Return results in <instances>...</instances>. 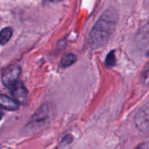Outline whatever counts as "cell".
<instances>
[{
    "instance_id": "6da1fadb",
    "label": "cell",
    "mask_w": 149,
    "mask_h": 149,
    "mask_svg": "<svg viewBox=\"0 0 149 149\" xmlns=\"http://www.w3.org/2000/svg\"><path fill=\"white\" fill-rule=\"evenodd\" d=\"M117 19V13L112 9L100 16L88 35V44L93 49H99L107 43L116 27Z\"/></svg>"
},
{
    "instance_id": "7a4b0ae2",
    "label": "cell",
    "mask_w": 149,
    "mask_h": 149,
    "mask_svg": "<svg viewBox=\"0 0 149 149\" xmlns=\"http://www.w3.org/2000/svg\"><path fill=\"white\" fill-rule=\"evenodd\" d=\"M54 116V107L52 104L43 103L32 114L29 122L25 126V132L35 134L48 126Z\"/></svg>"
},
{
    "instance_id": "3957f363",
    "label": "cell",
    "mask_w": 149,
    "mask_h": 149,
    "mask_svg": "<svg viewBox=\"0 0 149 149\" xmlns=\"http://www.w3.org/2000/svg\"><path fill=\"white\" fill-rule=\"evenodd\" d=\"M21 74V67L18 64H13L6 67L2 72V83L10 89L15 84L19 82V76Z\"/></svg>"
},
{
    "instance_id": "277c9868",
    "label": "cell",
    "mask_w": 149,
    "mask_h": 149,
    "mask_svg": "<svg viewBox=\"0 0 149 149\" xmlns=\"http://www.w3.org/2000/svg\"><path fill=\"white\" fill-rule=\"evenodd\" d=\"M134 124L141 132H149V100L135 113Z\"/></svg>"
},
{
    "instance_id": "5b68a950",
    "label": "cell",
    "mask_w": 149,
    "mask_h": 149,
    "mask_svg": "<svg viewBox=\"0 0 149 149\" xmlns=\"http://www.w3.org/2000/svg\"><path fill=\"white\" fill-rule=\"evenodd\" d=\"M10 93H11L13 99L18 102L20 105L21 104H25L28 100V92L24 86V84L19 81L17 84H15L13 86H11L9 89Z\"/></svg>"
},
{
    "instance_id": "8992f818",
    "label": "cell",
    "mask_w": 149,
    "mask_h": 149,
    "mask_svg": "<svg viewBox=\"0 0 149 149\" xmlns=\"http://www.w3.org/2000/svg\"><path fill=\"white\" fill-rule=\"evenodd\" d=\"M136 43L140 49L149 50V22L143 25L136 35Z\"/></svg>"
},
{
    "instance_id": "52a82bcc",
    "label": "cell",
    "mask_w": 149,
    "mask_h": 149,
    "mask_svg": "<svg viewBox=\"0 0 149 149\" xmlns=\"http://www.w3.org/2000/svg\"><path fill=\"white\" fill-rule=\"evenodd\" d=\"M19 103L17 102L14 99L8 97L7 95L1 94L0 96V107L2 109L8 111H16L19 107Z\"/></svg>"
},
{
    "instance_id": "ba28073f",
    "label": "cell",
    "mask_w": 149,
    "mask_h": 149,
    "mask_svg": "<svg viewBox=\"0 0 149 149\" xmlns=\"http://www.w3.org/2000/svg\"><path fill=\"white\" fill-rule=\"evenodd\" d=\"M76 60H77V56L74 53H65L61 58L60 63L63 67H68L73 65Z\"/></svg>"
},
{
    "instance_id": "9c48e42d",
    "label": "cell",
    "mask_w": 149,
    "mask_h": 149,
    "mask_svg": "<svg viewBox=\"0 0 149 149\" xmlns=\"http://www.w3.org/2000/svg\"><path fill=\"white\" fill-rule=\"evenodd\" d=\"M12 36V29L10 27H5L2 29L0 32V40L1 45H5Z\"/></svg>"
},
{
    "instance_id": "30bf717a",
    "label": "cell",
    "mask_w": 149,
    "mask_h": 149,
    "mask_svg": "<svg viewBox=\"0 0 149 149\" xmlns=\"http://www.w3.org/2000/svg\"><path fill=\"white\" fill-rule=\"evenodd\" d=\"M105 64L108 67H112V66L115 65V64H116V57H115V54H114V51L110 52L107 54V56L106 58V60H105Z\"/></svg>"
},
{
    "instance_id": "8fae6325",
    "label": "cell",
    "mask_w": 149,
    "mask_h": 149,
    "mask_svg": "<svg viewBox=\"0 0 149 149\" xmlns=\"http://www.w3.org/2000/svg\"><path fill=\"white\" fill-rule=\"evenodd\" d=\"M73 141V137L71 134H66L63 137L62 141L59 143V148H67L71 145V143Z\"/></svg>"
},
{
    "instance_id": "7c38bea8",
    "label": "cell",
    "mask_w": 149,
    "mask_h": 149,
    "mask_svg": "<svg viewBox=\"0 0 149 149\" xmlns=\"http://www.w3.org/2000/svg\"><path fill=\"white\" fill-rule=\"evenodd\" d=\"M141 81L145 85H149V62L141 72Z\"/></svg>"
},
{
    "instance_id": "4fadbf2b",
    "label": "cell",
    "mask_w": 149,
    "mask_h": 149,
    "mask_svg": "<svg viewBox=\"0 0 149 149\" xmlns=\"http://www.w3.org/2000/svg\"><path fill=\"white\" fill-rule=\"evenodd\" d=\"M135 149H149V141L142 142L141 144H140Z\"/></svg>"
}]
</instances>
